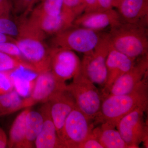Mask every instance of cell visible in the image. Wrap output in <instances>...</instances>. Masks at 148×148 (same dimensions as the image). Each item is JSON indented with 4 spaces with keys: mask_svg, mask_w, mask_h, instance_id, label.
<instances>
[{
    "mask_svg": "<svg viewBox=\"0 0 148 148\" xmlns=\"http://www.w3.org/2000/svg\"><path fill=\"white\" fill-rule=\"evenodd\" d=\"M148 75L130 93L103 96L100 111L94 120L116 127L120 120L139 108L148 109Z\"/></svg>",
    "mask_w": 148,
    "mask_h": 148,
    "instance_id": "obj_1",
    "label": "cell"
},
{
    "mask_svg": "<svg viewBox=\"0 0 148 148\" xmlns=\"http://www.w3.org/2000/svg\"><path fill=\"white\" fill-rule=\"evenodd\" d=\"M15 43L23 58L38 73L50 70L51 48L45 42L46 36L29 18L18 24Z\"/></svg>",
    "mask_w": 148,
    "mask_h": 148,
    "instance_id": "obj_2",
    "label": "cell"
},
{
    "mask_svg": "<svg viewBox=\"0 0 148 148\" xmlns=\"http://www.w3.org/2000/svg\"><path fill=\"white\" fill-rule=\"evenodd\" d=\"M110 28L109 40L116 50L135 60L148 55V27L121 21Z\"/></svg>",
    "mask_w": 148,
    "mask_h": 148,
    "instance_id": "obj_3",
    "label": "cell"
},
{
    "mask_svg": "<svg viewBox=\"0 0 148 148\" xmlns=\"http://www.w3.org/2000/svg\"><path fill=\"white\" fill-rule=\"evenodd\" d=\"M110 47L108 34H103L96 47L84 54L77 74L94 84L105 87L107 80L106 61Z\"/></svg>",
    "mask_w": 148,
    "mask_h": 148,
    "instance_id": "obj_4",
    "label": "cell"
},
{
    "mask_svg": "<svg viewBox=\"0 0 148 148\" xmlns=\"http://www.w3.org/2000/svg\"><path fill=\"white\" fill-rule=\"evenodd\" d=\"M73 82L67 85L66 90L73 96L76 107L90 119L94 120L101 108L103 94L95 84L77 74Z\"/></svg>",
    "mask_w": 148,
    "mask_h": 148,
    "instance_id": "obj_5",
    "label": "cell"
},
{
    "mask_svg": "<svg viewBox=\"0 0 148 148\" xmlns=\"http://www.w3.org/2000/svg\"><path fill=\"white\" fill-rule=\"evenodd\" d=\"M103 34L83 27L71 26L53 36V47L64 48L83 53L93 50L101 40Z\"/></svg>",
    "mask_w": 148,
    "mask_h": 148,
    "instance_id": "obj_6",
    "label": "cell"
},
{
    "mask_svg": "<svg viewBox=\"0 0 148 148\" xmlns=\"http://www.w3.org/2000/svg\"><path fill=\"white\" fill-rule=\"evenodd\" d=\"M147 109L139 108L123 116L118 123L117 130L128 148H139L144 143L148 146V127L144 118Z\"/></svg>",
    "mask_w": 148,
    "mask_h": 148,
    "instance_id": "obj_7",
    "label": "cell"
},
{
    "mask_svg": "<svg viewBox=\"0 0 148 148\" xmlns=\"http://www.w3.org/2000/svg\"><path fill=\"white\" fill-rule=\"evenodd\" d=\"M92 120L76 107L66 119L61 141L65 148H79L81 144L91 134L94 127Z\"/></svg>",
    "mask_w": 148,
    "mask_h": 148,
    "instance_id": "obj_8",
    "label": "cell"
},
{
    "mask_svg": "<svg viewBox=\"0 0 148 148\" xmlns=\"http://www.w3.org/2000/svg\"><path fill=\"white\" fill-rule=\"evenodd\" d=\"M66 82L58 79L50 70L38 73L31 95L25 98L26 108L38 103H47L66 90Z\"/></svg>",
    "mask_w": 148,
    "mask_h": 148,
    "instance_id": "obj_9",
    "label": "cell"
},
{
    "mask_svg": "<svg viewBox=\"0 0 148 148\" xmlns=\"http://www.w3.org/2000/svg\"><path fill=\"white\" fill-rule=\"evenodd\" d=\"M81 60L73 51L64 48H51L50 70L62 81L73 78L78 73Z\"/></svg>",
    "mask_w": 148,
    "mask_h": 148,
    "instance_id": "obj_10",
    "label": "cell"
},
{
    "mask_svg": "<svg viewBox=\"0 0 148 148\" xmlns=\"http://www.w3.org/2000/svg\"><path fill=\"white\" fill-rule=\"evenodd\" d=\"M148 74V55L136 60L132 69L115 82L106 95L130 93L138 87Z\"/></svg>",
    "mask_w": 148,
    "mask_h": 148,
    "instance_id": "obj_11",
    "label": "cell"
},
{
    "mask_svg": "<svg viewBox=\"0 0 148 148\" xmlns=\"http://www.w3.org/2000/svg\"><path fill=\"white\" fill-rule=\"evenodd\" d=\"M121 21L118 12L111 9L84 12L75 19L73 24L77 27L99 32L108 27H111Z\"/></svg>",
    "mask_w": 148,
    "mask_h": 148,
    "instance_id": "obj_12",
    "label": "cell"
},
{
    "mask_svg": "<svg viewBox=\"0 0 148 148\" xmlns=\"http://www.w3.org/2000/svg\"><path fill=\"white\" fill-rule=\"evenodd\" d=\"M136 61L116 50L111 44L106 61L107 80L103 96L119 77L132 69Z\"/></svg>",
    "mask_w": 148,
    "mask_h": 148,
    "instance_id": "obj_13",
    "label": "cell"
},
{
    "mask_svg": "<svg viewBox=\"0 0 148 148\" xmlns=\"http://www.w3.org/2000/svg\"><path fill=\"white\" fill-rule=\"evenodd\" d=\"M48 103L51 118L61 141L65 121L69 114L76 107L75 102L71 94L66 90Z\"/></svg>",
    "mask_w": 148,
    "mask_h": 148,
    "instance_id": "obj_14",
    "label": "cell"
},
{
    "mask_svg": "<svg viewBox=\"0 0 148 148\" xmlns=\"http://www.w3.org/2000/svg\"><path fill=\"white\" fill-rule=\"evenodd\" d=\"M46 36H54L73 25L74 20L62 12L57 16L39 13L33 10L29 18Z\"/></svg>",
    "mask_w": 148,
    "mask_h": 148,
    "instance_id": "obj_15",
    "label": "cell"
},
{
    "mask_svg": "<svg viewBox=\"0 0 148 148\" xmlns=\"http://www.w3.org/2000/svg\"><path fill=\"white\" fill-rule=\"evenodd\" d=\"M116 8L121 21L148 27V0H121Z\"/></svg>",
    "mask_w": 148,
    "mask_h": 148,
    "instance_id": "obj_16",
    "label": "cell"
},
{
    "mask_svg": "<svg viewBox=\"0 0 148 148\" xmlns=\"http://www.w3.org/2000/svg\"><path fill=\"white\" fill-rule=\"evenodd\" d=\"M39 111L42 115L43 123L41 131L35 141V147L65 148L51 118L49 103H43Z\"/></svg>",
    "mask_w": 148,
    "mask_h": 148,
    "instance_id": "obj_17",
    "label": "cell"
},
{
    "mask_svg": "<svg viewBox=\"0 0 148 148\" xmlns=\"http://www.w3.org/2000/svg\"><path fill=\"white\" fill-rule=\"evenodd\" d=\"M38 75L22 66L10 71L14 89L21 97L27 98L31 95Z\"/></svg>",
    "mask_w": 148,
    "mask_h": 148,
    "instance_id": "obj_18",
    "label": "cell"
},
{
    "mask_svg": "<svg viewBox=\"0 0 148 148\" xmlns=\"http://www.w3.org/2000/svg\"><path fill=\"white\" fill-rule=\"evenodd\" d=\"M115 127L107 123L94 127L92 133L104 148H127L128 146Z\"/></svg>",
    "mask_w": 148,
    "mask_h": 148,
    "instance_id": "obj_19",
    "label": "cell"
},
{
    "mask_svg": "<svg viewBox=\"0 0 148 148\" xmlns=\"http://www.w3.org/2000/svg\"><path fill=\"white\" fill-rule=\"evenodd\" d=\"M30 110L26 108L14 120L11 127L8 140V147L27 148L26 140V116Z\"/></svg>",
    "mask_w": 148,
    "mask_h": 148,
    "instance_id": "obj_20",
    "label": "cell"
},
{
    "mask_svg": "<svg viewBox=\"0 0 148 148\" xmlns=\"http://www.w3.org/2000/svg\"><path fill=\"white\" fill-rule=\"evenodd\" d=\"M43 119L39 111L29 110L26 116L27 148H34L35 142L42 129Z\"/></svg>",
    "mask_w": 148,
    "mask_h": 148,
    "instance_id": "obj_21",
    "label": "cell"
},
{
    "mask_svg": "<svg viewBox=\"0 0 148 148\" xmlns=\"http://www.w3.org/2000/svg\"><path fill=\"white\" fill-rule=\"evenodd\" d=\"M16 90L0 95V117L26 108L25 98L22 99Z\"/></svg>",
    "mask_w": 148,
    "mask_h": 148,
    "instance_id": "obj_22",
    "label": "cell"
},
{
    "mask_svg": "<svg viewBox=\"0 0 148 148\" xmlns=\"http://www.w3.org/2000/svg\"><path fill=\"white\" fill-rule=\"evenodd\" d=\"M21 66L36 72L34 68L27 62L15 56L0 51V72L12 71Z\"/></svg>",
    "mask_w": 148,
    "mask_h": 148,
    "instance_id": "obj_23",
    "label": "cell"
},
{
    "mask_svg": "<svg viewBox=\"0 0 148 148\" xmlns=\"http://www.w3.org/2000/svg\"><path fill=\"white\" fill-rule=\"evenodd\" d=\"M63 7V0H40L34 10L46 15L57 16L62 13Z\"/></svg>",
    "mask_w": 148,
    "mask_h": 148,
    "instance_id": "obj_24",
    "label": "cell"
},
{
    "mask_svg": "<svg viewBox=\"0 0 148 148\" xmlns=\"http://www.w3.org/2000/svg\"><path fill=\"white\" fill-rule=\"evenodd\" d=\"M63 2L62 12L74 20L84 12L85 5L82 0H63Z\"/></svg>",
    "mask_w": 148,
    "mask_h": 148,
    "instance_id": "obj_25",
    "label": "cell"
},
{
    "mask_svg": "<svg viewBox=\"0 0 148 148\" xmlns=\"http://www.w3.org/2000/svg\"><path fill=\"white\" fill-rule=\"evenodd\" d=\"M0 33L16 38L19 33L18 24L10 17L0 16Z\"/></svg>",
    "mask_w": 148,
    "mask_h": 148,
    "instance_id": "obj_26",
    "label": "cell"
},
{
    "mask_svg": "<svg viewBox=\"0 0 148 148\" xmlns=\"http://www.w3.org/2000/svg\"><path fill=\"white\" fill-rule=\"evenodd\" d=\"M10 71L0 72V95L8 93L14 89Z\"/></svg>",
    "mask_w": 148,
    "mask_h": 148,
    "instance_id": "obj_27",
    "label": "cell"
},
{
    "mask_svg": "<svg viewBox=\"0 0 148 148\" xmlns=\"http://www.w3.org/2000/svg\"><path fill=\"white\" fill-rule=\"evenodd\" d=\"M0 51L15 56L27 63L24 60L21 51L15 42H0Z\"/></svg>",
    "mask_w": 148,
    "mask_h": 148,
    "instance_id": "obj_28",
    "label": "cell"
},
{
    "mask_svg": "<svg viewBox=\"0 0 148 148\" xmlns=\"http://www.w3.org/2000/svg\"><path fill=\"white\" fill-rule=\"evenodd\" d=\"M13 10L16 12L27 13L32 10L34 4L35 0H12Z\"/></svg>",
    "mask_w": 148,
    "mask_h": 148,
    "instance_id": "obj_29",
    "label": "cell"
},
{
    "mask_svg": "<svg viewBox=\"0 0 148 148\" xmlns=\"http://www.w3.org/2000/svg\"><path fill=\"white\" fill-rule=\"evenodd\" d=\"M79 148H104L92 132L81 144Z\"/></svg>",
    "mask_w": 148,
    "mask_h": 148,
    "instance_id": "obj_30",
    "label": "cell"
},
{
    "mask_svg": "<svg viewBox=\"0 0 148 148\" xmlns=\"http://www.w3.org/2000/svg\"><path fill=\"white\" fill-rule=\"evenodd\" d=\"M12 11L13 5L12 0H0V16L10 17Z\"/></svg>",
    "mask_w": 148,
    "mask_h": 148,
    "instance_id": "obj_31",
    "label": "cell"
},
{
    "mask_svg": "<svg viewBox=\"0 0 148 148\" xmlns=\"http://www.w3.org/2000/svg\"><path fill=\"white\" fill-rule=\"evenodd\" d=\"M98 10H106L114 7V0H97Z\"/></svg>",
    "mask_w": 148,
    "mask_h": 148,
    "instance_id": "obj_32",
    "label": "cell"
},
{
    "mask_svg": "<svg viewBox=\"0 0 148 148\" xmlns=\"http://www.w3.org/2000/svg\"><path fill=\"white\" fill-rule=\"evenodd\" d=\"M82 1L85 5L84 13L98 10L97 0H82Z\"/></svg>",
    "mask_w": 148,
    "mask_h": 148,
    "instance_id": "obj_33",
    "label": "cell"
},
{
    "mask_svg": "<svg viewBox=\"0 0 148 148\" xmlns=\"http://www.w3.org/2000/svg\"><path fill=\"white\" fill-rule=\"evenodd\" d=\"M8 140L5 132L0 127V148H5L7 147Z\"/></svg>",
    "mask_w": 148,
    "mask_h": 148,
    "instance_id": "obj_34",
    "label": "cell"
},
{
    "mask_svg": "<svg viewBox=\"0 0 148 148\" xmlns=\"http://www.w3.org/2000/svg\"><path fill=\"white\" fill-rule=\"evenodd\" d=\"M15 41H16V39L13 37L10 36L0 33V42H15Z\"/></svg>",
    "mask_w": 148,
    "mask_h": 148,
    "instance_id": "obj_35",
    "label": "cell"
},
{
    "mask_svg": "<svg viewBox=\"0 0 148 148\" xmlns=\"http://www.w3.org/2000/svg\"><path fill=\"white\" fill-rule=\"evenodd\" d=\"M121 1V0H114V7H116Z\"/></svg>",
    "mask_w": 148,
    "mask_h": 148,
    "instance_id": "obj_36",
    "label": "cell"
},
{
    "mask_svg": "<svg viewBox=\"0 0 148 148\" xmlns=\"http://www.w3.org/2000/svg\"><path fill=\"white\" fill-rule=\"evenodd\" d=\"M39 1H40V0H35V3H37V2H38Z\"/></svg>",
    "mask_w": 148,
    "mask_h": 148,
    "instance_id": "obj_37",
    "label": "cell"
}]
</instances>
